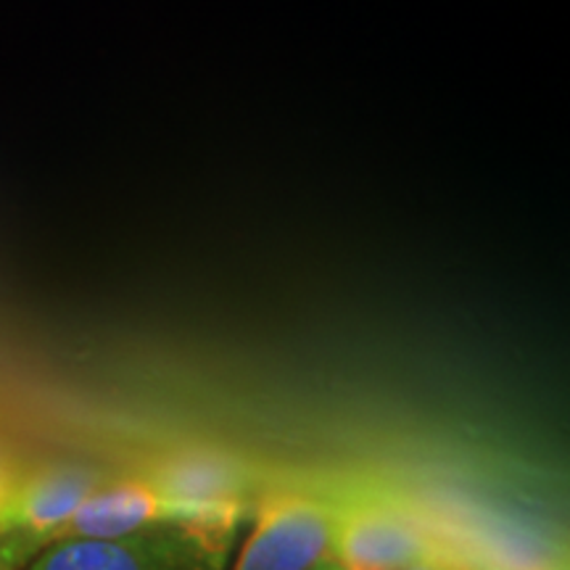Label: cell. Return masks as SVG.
<instances>
[{
	"label": "cell",
	"instance_id": "cell-1",
	"mask_svg": "<svg viewBox=\"0 0 570 570\" xmlns=\"http://www.w3.org/2000/svg\"><path fill=\"white\" fill-rule=\"evenodd\" d=\"M240 520H180L114 539H61L27 570H225Z\"/></svg>",
	"mask_w": 570,
	"mask_h": 570
},
{
	"label": "cell",
	"instance_id": "cell-2",
	"mask_svg": "<svg viewBox=\"0 0 570 570\" xmlns=\"http://www.w3.org/2000/svg\"><path fill=\"white\" fill-rule=\"evenodd\" d=\"M331 558L346 570H404L452 560L444 539L402 499L383 491L333 499Z\"/></svg>",
	"mask_w": 570,
	"mask_h": 570
},
{
	"label": "cell",
	"instance_id": "cell-3",
	"mask_svg": "<svg viewBox=\"0 0 570 570\" xmlns=\"http://www.w3.org/2000/svg\"><path fill=\"white\" fill-rule=\"evenodd\" d=\"M333 499L275 491L262 499L230 570H309L331 558Z\"/></svg>",
	"mask_w": 570,
	"mask_h": 570
},
{
	"label": "cell",
	"instance_id": "cell-4",
	"mask_svg": "<svg viewBox=\"0 0 570 570\" xmlns=\"http://www.w3.org/2000/svg\"><path fill=\"white\" fill-rule=\"evenodd\" d=\"M240 508H209L167 491L154 479H127L98 487L67 523L53 531L48 544L61 539H114L180 520H240Z\"/></svg>",
	"mask_w": 570,
	"mask_h": 570
},
{
	"label": "cell",
	"instance_id": "cell-5",
	"mask_svg": "<svg viewBox=\"0 0 570 570\" xmlns=\"http://www.w3.org/2000/svg\"><path fill=\"white\" fill-rule=\"evenodd\" d=\"M101 487V475L88 468H48L13 479L0 508V531L17 533L32 552L51 541L53 531L75 515L77 508Z\"/></svg>",
	"mask_w": 570,
	"mask_h": 570
},
{
	"label": "cell",
	"instance_id": "cell-6",
	"mask_svg": "<svg viewBox=\"0 0 570 570\" xmlns=\"http://www.w3.org/2000/svg\"><path fill=\"white\" fill-rule=\"evenodd\" d=\"M148 479L190 502L246 510V473L225 460L175 458L156 468Z\"/></svg>",
	"mask_w": 570,
	"mask_h": 570
},
{
	"label": "cell",
	"instance_id": "cell-7",
	"mask_svg": "<svg viewBox=\"0 0 570 570\" xmlns=\"http://www.w3.org/2000/svg\"><path fill=\"white\" fill-rule=\"evenodd\" d=\"M27 558H32V552L27 550L24 541L17 533L0 531V570H13Z\"/></svg>",
	"mask_w": 570,
	"mask_h": 570
},
{
	"label": "cell",
	"instance_id": "cell-8",
	"mask_svg": "<svg viewBox=\"0 0 570 570\" xmlns=\"http://www.w3.org/2000/svg\"><path fill=\"white\" fill-rule=\"evenodd\" d=\"M404 570H460L454 566V560H428V562H417V566H410Z\"/></svg>",
	"mask_w": 570,
	"mask_h": 570
},
{
	"label": "cell",
	"instance_id": "cell-9",
	"mask_svg": "<svg viewBox=\"0 0 570 570\" xmlns=\"http://www.w3.org/2000/svg\"><path fill=\"white\" fill-rule=\"evenodd\" d=\"M309 570H346L344 566H341V562H336L333 558H325V560H320L315 568H309Z\"/></svg>",
	"mask_w": 570,
	"mask_h": 570
}]
</instances>
